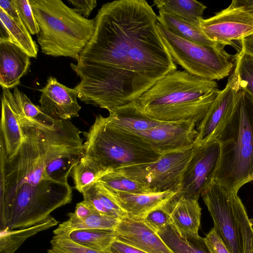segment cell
<instances>
[{
    "mask_svg": "<svg viewBox=\"0 0 253 253\" xmlns=\"http://www.w3.org/2000/svg\"><path fill=\"white\" fill-rule=\"evenodd\" d=\"M145 0L106 3L95 30L71 68L81 79L78 98L110 111L135 100L159 79L177 70Z\"/></svg>",
    "mask_w": 253,
    "mask_h": 253,
    "instance_id": "6da1fadb",
    "label": "cell"
},
{
    "mask_svg": "<svg viewBox=\"0 0 253 253\" xmlns=\"http://www.w3.org/2000/svg\"><path fill=\"white\" fill-rule=\"evenodd\" d=\"M18 118L23 141L11 157H0V232L43 221L72 200L69 183L53 180L45 169L72 143L62 121L43 122L24 116Z\"/></svg>",
    "mask_w": 253,
    "mask_h": 253,
    "instance_id": "7a4b0ae2",
    "label": "cell"
},
{
    "mask_svg": "<svg viewBox=\"0 0 253 253\" xmlns=\"http://www.w3.org/2000/svg\"><path fill=\"white\" fill-rule=\"evenodd\" d=\"M217 86L215 81L176 70L159 79L134 103L154 119L191 122L197 126L218 94Z\"/></svg>",
    "mask_w": 253,
    "mask_h": 253,
    "instance_id": "3957f363",
    "label": "cell"
},
{
    "mask_svg": "<svg viewBox=\"0 0 253 253\" xmlns=\"http://www.w3.org/2000/svg\"><path fill=\"white\" fill-rule=\"evenodd\" d=\"M219 162L212 180L238 193L253 181V97L238 93L231 116L218 135Z\"/></svg>",
    "mask_w": 253,
    "mask_h": 253,
    "instance_id": "277c9868",
    "label": "cell"
},
{
    "mask_svg": "<svg viewBox=\"0 0 253 253\" xmlns=\"http://www.w3.org/2000/svg\"><path fill=\"white\" fill-rule=\"evenodd\" d=\"M39 28L37 40L42 51L77 61L89 42L95 20L88 19L60 0H29Z\"/></svg>",
    "mask_w": 253,
    "mask_h": 253,
    "instance_id": "5b68a950",
    "label": "cell"
},
{
    "mask_svg": "<svg viewBox=\"0 0 253 253\" xmlns=\"http://www.w3.org/2000/svg\"><path fill=\"white\" fill-rule=\"evenodd\" d=\"M81 160L108 173L119 168L152 163L163 155L141 136L112 126L101 115L87 131Z\"/></svg>",
    "mask_w": 253,
    "mask_h": 253,
    "instance_id": "8992f818",
    "label": "cell"
},
{
    "mask_svg": "<svg viewBox=\"0 0 253 253\" xmlns=\"http://www.w3.org/2000/svg\"><path fill=\"white\" fill-rule=\"evenodd\" d=\"M157 26L173 61L188 73L209 80H220L235 67V56L225 51V45L200 44L172 34L158 22Z\"/></svg>",
    "mask_w": 253,
    "mask_h": 253,
    "instance_id": "52a82bcc",
    "label": "cell"
},
{
    "mask_svg": "<svg viewBox=\"0 0 253 253\" xmlns=\"http://www.w3.org/2000/svg\"><path fill=\"white\" fill-rule=\"evenodd\" d=\"M200 144L163 154L155 162L118 169L124 174L145 186L152 192L180 191L183 172Z\"/></svg>",
    "mask_w": 253,
    "mask_h": 253,
    "instance_id": "ba28073f",
    "label": "cell"
},
{
    "mask_svg": "<svg viewBox=\"0 0 253 253\" xmlns=\"http://www.w3.org/2000/svg\"><path fill=\"white\" fill-rule=\"evenodd\" d=\"M237 194L213 180L201 194L213 221V228L230 253H243L241 234L235 213V199Z\"/></svg>",
    "mask_w": 253,
    "mask_h": 253,
    "instance_id": "9c48e42d",
    "label": "cell"
},
{
    "mask_svg": "<svg viewBox=\"0 0 253 253\" xmlns=\"http://www.w3.org/2000/svg\"><path fill=\"white\" fill-rule=\"evenodd\" d=\"M200 27L211 41L235 46L233 41H240L253 33V14L239 0H233L213 16L202 19Z\"/></svg>",
    "mask_w": 253,
    "mask_h": 253,
    "instance_id": "30bf717a",
    "label": "cell"
},
{
    "mask_svg": "<svg viewBox=\"0 0 253 253\" xmlns=\"http://www.w3.org/2000/svg\"><path fill=\"white\" fill-rule=\"evenodd\" d=\"M219 157L217 140L199 145L183 172L179 192L199 199L213 179Z\"/></svg>",
    "mask_w": 253,
    "mask_h": 253,
    "instance_id": "8fae6325",
    "label": "cell"
},
{
    "mask_svg": "<svg viewBox=\"0 0 253 253\" xmlns=\"http://www.w3.org/2000/svg\"><path fill=\"white\" fill-rule=\"evenodd\" d=\"M241 89L238 76L234 71L226 85L220 90L206 115L196 127L197 142L204 144L216 140L233 111L239 91Z\"/></svg>",
    "mask_w": 253,
    "mask_h": 253,
    "instance_id": "7c38bea8",
    "label": "cell"
},
{
    "mask_svg": "<svg viewBox=\"0 0 253 253\" xmlns=\"http://www.w3.org/2000/svg\"><path fill=\"white\" fill-rule=\"evenodd\" d=\"M196 125L191 122H166L137 135L163 154L189 147L197 142Z\"/></svg>",
    "mask_w": 253,
    "mask_h": 253,
    "instance_id": "4fadbf2b",
    "label": "cell"
},
{
    "mask_svg": "<svg viewBox=\"0 0 253 253\" xmlns=\"http://www.w3.org/2000/svg\"><path fill=\"white\" fill-rule=\"evenodd\" d=\"M39 91L42 92L39 100L41 107L53 117L70 120L79 116L81 107L74 88H69L50 76L45 85Z\"/></svg>",
    "mask_w": 253,
    "mask_h": 253,
    "instance_id": "5bb4252c",
    "label": "cell"
},
{
    "mask_svg": "<svg viewBox=\"0 0 253 253\" xmlns=\"http://www.w3.org/2000/svg\"><path fill=\"white\" fill-rule=\"evenodd\" d=\"M114 232L115 239L147 253H173L158 233L140 219L124 217Z\"/></svg>",
    "mask_w": 253,
    "mask_h": 253,
    "instance_id": "9a60e30c",
    "label": "cell"
},
{
    "mask_svg": "<svg viewBox=\"0 0 253 253\" xmlns=\"http://www.w3.org/2000/svg\"><path fill=\"white\" fill-rule=\"evenodd\" d=\"M198 200L178 192L164 206L171 224L182 237L199 236L202 209Z\"/></svg>",
    "mask_w": 253,
    "mask_h": 253,
    "instance_id": "2e32d148",
    "label": "cell"
},
{
    "mask_svg": "<svg viewBox=\"0 0 253 253\" xmlns=\"http://www.w3.org/2000/svg\"><path fill=\"white\" fill-rule=\"evenodd\" d=\"M111 191L117 203L126 213L127 216L140 220L150 211L164 206L179 192L169 190L135 194Z\"/></svg>",
    "mask_w": 253,
    "mask_h": 253,
    "instance_id": "e0dca14e",
    "label": "cell"
},
{
    "mask_svg": "<svg viewBox=\"0 0 253 253\" xmlns=\"http://www.w3.org/2000/svg\"><path fill=\"white\" fill-rule=\"evenodd\" d=\"M30 57L14 44L0 41V84L2 88H12L20 84L30 67Z\"/></svg>",
    "mask_w": 253,
    "mask_h": 253,
    "instance_id": "ac0fdd59",
    "label": "cell"
},
{
    "mask_svg": "<svg viewBox=\"0 0 253 253\" xmlns=\"http://www.w3.org/2000/svg\"><path fill=\"white\" fill-rule=\"evenodd\" d=\"M109 112V116L105 117L108 124L135 134L165 122L144 114L137 108L134 102L115 108Z\"/></svg>",
    "mask_w": 253,
    "mask_h": 253,
    "instance_id": "d6986e66",
    "label": "cell"
},
{
    "mask_svg": "<svg viewBox=\"0 0 253 253\" xmlns=\"http://www.w3.org/2000/svg\"><path fill=\"white\" fill-rule=\"evenodd\" d=\"M23 139L19 121L7 101L1 97L0 157L10 158L18 150Z\"/></svg>",
    "mask_w": 253,
    "mask_h": 253,
    "instance_id": "ffe728a7",
    "label": "cell"
},
{
    "mask_svg": "<svg viewBox=\"0 0 253 253\" xmlns=\"http://www.w3.org/2000/svg\"><path fill=\"white\" fill-rule=\"evenodd\" d=\"M157 18L158 23L167 30L186 40L207 46L221 44L210 40L200 26L192 25L163 11H159Z\"/></svg>",
    "mask_w": 253,
    "mask_h": 253,
    "instance_id": "44dd1931",
    "label": "cell"
},
{
    "mask_svg": "<svg viewBox=\"0 0 253 253\" xmlns=\"http://www.w3.org/2000/svg\"><path fill=\"white\" fill-rule=\"evenodd\" d=\"M153 2L159 10L197 26L207 8L195 0H155Z\"/></svg>",
    "mask_w": 253,
    "mask_h": 253,
    "instance_id": "7402d4cb",
    "label": "cell"
},
{
    "mask_svg": "<svg viewBox=\"0 0 253 253\" xmlns=\"http://www.w3.org/2000/svg\"><path fill=\"white\" fill-rule=\"evenodd\" d=\"M68 219L60 223L53 231L54 235L68 234L77 230L108 229L115 230L120 219L94 212L82 219H78L69 212Z\"/></svg>",
    "mask_w": 253,
    "mask_h": 253,
    "instance_id": "603a6c76",
    "label": "cell"
},
{
    "mask_svg": "<svg viewBox=\"0 0 253 253\" xmlns=\"http://www.w3.org/2000/svg\"><path fill=\"white\" fill-rule=\"evenodd\" d=\"M58 224V221L50 215L31 226L0 233V253H14L28 238Z\"/></svg>",
    "mask_w": 253,
    "mask_h": 253,
    "instance_id": "cb8c5ba5",
    "label": "cell"
},
{
    "mask_svg": "<svg viewBox=\"0 0 253 253\" xmlns=\"http://www.w3.org/2000/svg\"><path fill=\"white\" fill-rule=\"evenodd\" d=\"M173 253H211L204 238H184L171 224L157 232Z\"/></svg>",
    "mask_w": 253,
    "mask_h": 253,
    "instance_id": "d4e9b609",
    "label": "cell"
},
{
    "mask_svg": "<svg viewBox=\"0 0 253 253\" xmlns=\"http://www.w3.org/2000/svg\"><path fill=\"white\" fill-rule=\"evenodd\" d=\"M65 235L79 245L98 250L109 249L115 240L114 230H77Z\"/></svg>",
    "mask_w": 253,
    "mask_h": 253,
    "instance_id": "484cf974",
    "label": "cell"
},
{
    "mask_svg": "<svg viewBox=\"0 0 253 253\" xmlns=\"http://www.w3.org/2000/svg\"><path fill=\"white\" fill-rule=\"evenodd\" d=\"M0 21L6 27L10 36V42L17 45L31 57L37 58L38 47L31 35L22 25L10 17L0 8Z\"/></svg>",
    "mask_w": 253,
    "mask_h": 253,
    "instance_id": "4316f807",
    "label": "cell"
},
{
    "mask_svg": "<svg viewBox=\"0 0 253 253\" xmlns=\"http://www.w3.org/2000/svg\"><path fill=\"white\" fill-rule=\"evenodd\" d=\"M98 181L115 192L135 194L152 192L139 182L114 171L104 175Z\"/></svg>",
    "mask_w": 253,
    "mask_h": 253,
    "instance_id": "83f0119b",
    "label": "cell"
},
{
    "mask_svg": "<svg viewBox=\"0 0 253 253\" xmlns=\"http://www.w3.org/2000/svg\"><path fill=\"white\" fill-rule=\"evenodd\" d=\"M107 173L108 172L81 159L72 171L74 188L82 193L85 188L97 182Z\"/></svg>",
    "mask_w": 253,
    "mask_h": 253,
    "instance_id": "f1b7e54d",
    "label": "cell"
},
{
    "mask_svg": "<svg viewBox=\"0 0 253 253\" xmlns=\"http://www.w3.org/2000/svg\"><path fill=\"white\" fill-rule=\"evenodd\" d=\"M234 71L237 74L241 89L253 97V56L240 51L235 55Z\"/></svg>",
    "mask_w": 253,
    "mask_h": 253,
    "instance_id": "f546056e",
    "label": "cell"
},
{
    "mask_svg": "<svg viewBox=\"0 0 253 253\" xmlns=\"http://www.w3.org/2000/svg\"><path fill=\"white\" fill-rule=\"evenodd\" d=\"M17 106L25 117L43 122L50 121L55 118L45 112L41 106L34 104L23 92L15 87L13 92Z\"/></svg>",
    "mask_w": 253,
    "mask_h": 253,
    "instance_id": "4dcf8cb0",
    "label": "cell"
},
{
    "mask_svg": "<svg viewBox=\"0 0 253 253\" xmlns=\"http://www.w3.org/2000/svg\"><path fill=\"white\" fill-rule=\"evenodd\" d=\"M50 244L51 247L47 253H113L109 249L98 250L79 245L65 234L54 235Z\"/></svg>",
    "mask_w": 253,
    "mask_h": 253,
    "instance_id": "1f68e13d",
    "label": "cell"
},
{
    "mask_svg": "<svg viewBox=\"0 0 253 253\" xmlns=\"http://www.w3.org/2000/svg\"><path fill=\"white\" fill-rule=\"evenodd\" d=\"M89 186L110 215L119 219L127 216L117 203L109 188L98 181Z\"/></svg>",
    "mask_w": 253,
    "mask_h": 253,
    "instance_id": "d6a6232c",
    "label": "cell"
},
{
    "mask_svg": "<svg viewBox=\"0 0 253 253\" xmlns=\"http://www.w3.org/2000/svg\"><path fill=\"white\" fill-rule=\"evenodd\" d=\"M12 2L22 24L29 33L31 35L39 34V28L29 0H12Z\"/></svg>",
    "mask_w": 253,
    "mask_h": 253,
    "instance_id": "836d02e7",
    "label": "cell"
},
{
    "mask_svg": "<svg viewBox=\"0 0 253 253\" xmlns=\"http://www.w3.org/2000/svg\"><path fill=\"white\" fill-rule=\"evenodd\" d=\"M164 206L150 211L141 219L156 232L171 224L169 214L165 209Z\"/></svg>",
    "mask_w": 253,
    "mask_h": 253,
    "instance_id": "e575fe53",
    "label": "cell"
},
{
    "mask_svg": "<svg viewBox=\"0 0 253 253\" xmlns=\"http://www.w3.org/2000/svg\"><path fill=\"white\" fill-rule=\"evenodd\" d=\"M204 239L211 253H230L214 228L210 231Z\"/></svg>",
    "mask_w": 253,
    "mask_h": 253,
    "instance_id": "d590c367",
    "label": "cell"
},
{
    "mask_svg": "<svg viewBox=\"0 0 253 253\" xmlns=\"http://www.w3.org/2000/svg\"><path fill=\"white\" fill-rule=\"evenodd\" d=\"M68 1L74 6V9L78 13L86 19L97 5L96 0H68Z\"/></svg>",
    "mask_w": 253,
    "mask_h": 253,
    "instance_id": "8d00e7d4",
    "label": "cell"
},
{
    "mask_svg": "<svg viewBox=\"0 0 253 253\" xmlns=\"http://www.w3.org/2000/svg\"><path fill=\"white\" fill-rule=\"evenodd\" d=\"M109 249L113 253H147L116 239L113 242Z\"/></svg>",
    "mask_w": 253,
    "mask_h": 253,
    "instance_id": "74e56055",
    "label": "cell"
},
{
    "mask_svg": "<svg viewBox=\"0 0 253 253\" xmlns=\"http://www.w3.org/2000/svg\"><path fill=\"white\" fill-rule=\"evenodd\" d=\"M94 211L93 209L84 201L77 204L74 212H70L75 217L78 219H84L93 214Z\"/></svg>",
    "mask_w": 253,
    "mask_h": 253,
    "instance_id": "f35d334b",
    "label": "cell"
},
{
    "mask_svg": "<svg viewBox=\"0 0 253 253\" xmlns=\"http://www.w3.org/2000/svg\"><path fill=\"white\" fill-rule=\"evenodd\" d=\"M0 8L2 9L10 17L22 25L16 9L12 4V0H0Z\"/></svg>",
    "mask_w": 253,
    "mask_h": 253,
    "instance_id": "ab89813d",
    "label": "cell"
},
{
    "mask_svg": "<svg viewBox=\"0 0 253 253\" xmlns=\"http://www.w3.org/2000/svg\"><path fill=\"white\" fill-rule=\"evenodd\" d=\"M241 44V51L253 56V33L245 37L239 41Z\"/></svg>",
    "mask_w": 253,
    "mask_h": 253,
    "instance_id": "60d3db41",
    "label": "cell"
},
{
    "mask_svg": "<svg viewBox=\"0 0 253 253\" xmlns=\"http://www.w3.org/2000/svg\"><path fill=\"white\" fill-rule=\"evenodd\" d=\"M0 41L10 42V36L4 24L0 21Z\"/></svg>",
    "mask_w": 253,
    "mask_h": 253,
    "instance_id": "b9f144b4",
    "label": "cell"
},
{
    "mask_svg": "<svg viewBox=\"0 0 253 253\" xmlns=\"http://www.w3.org/2000/svg\"><path fill=\"white\" fill-rule=\"evenodd\" d=\"M239 1L246 6L253 14V0H239Z\"/></svg>",
    "mask_w": 253,
    "mask_h": 253,
    "instance_id": "7bdbcfd3",
    "label": "cell"
},
{
    "mask_svg": "<svg viewBox=\"0 0 253 253\" xmlns=\"http://www.w3.org/2000/svg\"><path fill=\"white\" fill-rule=\"evenodd\" d=\"M251 253H253V245H252V247Z\"/></svg>",
    "mask_w": 253,
    "mask_h": 253,
    "instance_id": "ee69618b",
    "label": "cell"
}]
</instances>
